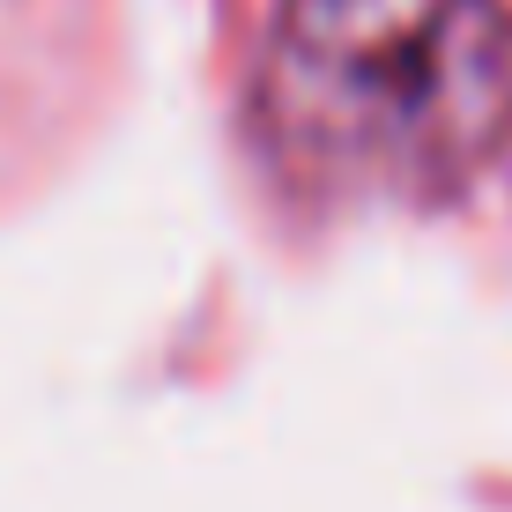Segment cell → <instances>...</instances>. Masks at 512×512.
I'll return each mask as SVG.
<instances>
[{"instance_id":"1","label":"cell","mask_w":512,"mask_h":512,"mask_svg":"<svg viewBox=\"0 0 512 512\" xmlns=\"http://www.w3.org/2000/svg\"><path fill=\"white\" fill-rule=\"evenodd\" d=\"M268 127L320 186L438 201L512 127V23L498 0H282Z\"/></svg>"}]
</instances>
